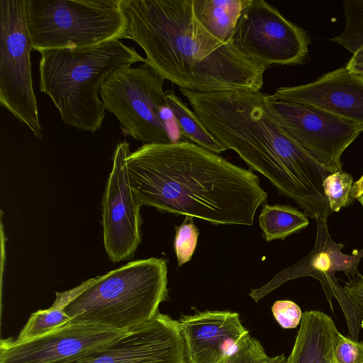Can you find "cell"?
I'll list each match as a JSON object with an SVG mask.
<instances>
[{"instance_id": "27", "label": "cell", "mask_w": 363, "mask_h": 363, "mask_svg": "<svg viewBox=\"0 0 363 363\" xmlns=\"http://www.w3.org/2000/svg\"><path fill=\"white\" fill-rule=\"evenodd\" d=\"M272 311L275 320L284 329L296 328L303 315L300 307L289 300L277 301L272 307Z\"/></svg>"}, {"instance_id": "10", "label": "cell", "mask_w": 363, "mask_h": 363, "mask_svg": "<svg viewBox=\"0 0 363 363\" xmlns=\"http://www.w3.org/2000/svg\"><path fill=\"white\" fill-rule=\"evenodd\" d=\"M266 108L283 131L327 167L342 171L341 156L362 132L353 123L308 104L265 98Z\"/></svg>"}, {"instance_id": "19", "label": "cell", "mask_w": 363, "mask_h": 363, "mask_svg": "<svg viewBox=\"0 0 363 363\" xmlns=\"http://www.w3.org/2000/svg\"><path fill=\"white\" fill-rule=\"evenodd\" d=\"M260 228L267 242L284 240L309 224L308 216L289 205L264 203L259 216Z\"/></svg>"}, {"instance_id": "2", "label": "cell", "mask_w": 363, "mask_h": 363, "mask_svg": "<svg viewBox=\"0 0 363 363\" xmlns=\"http://www.w3.org/2000/svg\"><path fill=\"white\" fill-rule=\"evenodd\" d=\"M179 90L200 121L226 150H234L308 217L328 219L333 212L323 182L330 172L283 131L266 108V94Z\"/></svg>"}, {"instance_id": "25", "label": "cell", "mask_w": 363, "mask_h": 363, "mask_svg": "<svg viewBox=\"0 0 363 363\" xmlns=\"http://www.w3.org/2000/svg\"><path fill=\"white\" fill-rule=\"evenodd\" d=\"M334 360L337 363H363V342L348 338L336 331L334 337Z\"/></svg>"}, {"instance_id": "32", "label": "cell", "mask_w": 363, "mask_h": 363, "mask_svg": "<svg viewBox=\"0 0 363 363\" xmlns=\"http://www.w3.org/2000/svg\"><path fill=\"white\" fill-rule=\"evenodd\" d=\"M333 363H337V362H336L334 360Z\"/></svg>"}, {"instance_id": "22", "label": "cell", "mask_w": 363, "mask_h": 363, "mask_svg": "<svg viewBox=\"0 0 363 363\" xmlns=\"http://www.w3.org/2000/svg\"><path fill=\"white\" fill-rule=\"evenodd\" d=\"M343 9L345 27L330 40L354 54L363 48V0H345Z\"/></svg>"}, {"instance_id": "13", "label": "cell", "mask_w": 363, "mask_h": 363, "mask_svg": "<svg viewBox=\"0 0 363 363\" xmlns=\"http://www.w3.org/2000/svg\"><path fill=\"white\" fill-rule=\"evenodd\" d=\"M126 332L70 321L35 339L24 342L1 340L0 363H55L112 343Z\"/></svg>"}, {"instance_id": "7", "label": "cell", "mask_w": 363, "mask_h": 363, "mask_svg": "<svg viewBox=\"0 0 363 363\" xmlns=\"http://www.w3.org/2000/svg\"><path fill=\"white\" fill-rule=\"evenodd\" d=\"M99 96L124 135L144 144L175 143L166 121L164 79L147 65L121 66L102 83Z\"/></svg>"}, {"instance_id": "5", "label": "cell", "mask_w": 363, "mask_h": 363, "mask_svg": "<svg viewBox=\"0 0 363 363\" xmlns=\"http://www.w3.org/2000/svg\"><path fill=\"white\" fill-rule=\"evenodd\" d=\"M167 298V262L150 257L92 278L64 311L72 322L128 331L154 318Z\"/></svg>"}, {"instance_id": "20", "label": "cell", "mask_w": 363, "mask_h": 363, "mask_svg": "<svg viewBox=\"0 0 363 363\" xmlns=\"http://www.w3.org/2000/svg\"><path fill=\"white\" fill-rule=\"evenodd\" d=\"M166 96L169 108L182 135L214 153L226 150L206 128L196 114L174 91H167Z\"/></svg>"}, {"instance_id": "28", "label": "cell", "mask_w": 363, "mask_h": 363, "mask_svg": "<svg viewBox=\"0 0 363 363\" xmlns=\"http://www.w3.org/2000/svg\"><path fill=\"white\" fill-rule=\"evenodd\" d=\"M348 278L349 280L345 282L343 289L358 306L363 316V284L360 283L354 276L352 278L348 276ZM361 327L363 328V319Z\"/></svg>"}, {"instance_id": "15", "label": "cell", "mask_w": 363, "mask_h": 363, "mask_svg": "<svg viewBox=\"0 0 363 363\" xmlns=\"http://www.w3.org/2000/svg\"><path fill=\"white\" fill-rule=\"evenodd\" d=\"M187 363H222L250 336L239 314L205 311L178 320Z\"/></svg>"}, {"instance_id": "16", "label": "cell", "mask_w": 363, "mask_h": 363, "mask_svg": "<svg viewBox=\"0 0 363 363\" xmlns=\"http://www.w3.org/2000/svg\"><path fill=\"white\" fill-rule=\"evenodd\" d=\"M315 222L317 232L313 250L296 264L279 272L265 285L252 289L249 296L255 302L288 281L312 277L320 281L330 309L334 311L333 298L340 286L335 273L343 272L347 275L359 274L357 267L361 259L356 254L349 255L342 252L343 245L332 239L327 220H316Z\"/></svg>"}, {"instance_id": "26", "label": "cell", "mask_w": 363, "mask_h": 363, "mask_svg": "<svg viewBox=\"0 0 363 363\" xmlns=\"http://www.w3.org/2000/svg\"><path fill=\"white\" fill-rule=\"evenodd\" d=\"M267 358L260 342L250 336L235 353L222 363H264Z\"/></svg>"}, {"instance_id": "31", "label": "cell", "mask_w": 363, "mask_h": 363, "mask_svg": "<svg viewBox=\"0 0 363 363\" xmlns=\"http://www.w3.org/2000/svg\"><path fill=\"white\" fill-rule=\"evenodd\" d=\"M357 279L360 283L363 284V274L359 275V278Z\"/></svg>"}, {"instance_id": "9", "label": "cell", "mask_w": 363, "mask_h": 363, "mask_svg": "<svg viewBox=\"0 0 363 363\" xmlns=\"http://www.w3.org/2000/svg\"><path fill=\"white\" fill-rule=\"evenodd\" d=\"M230 42L249 59L269 68L303 62L311 40L307 32L262 0H250Z\"/></svg>"}, {"instance_id": "24", "label": "cell", "mask_w": 363, "mask_h": 363, "mask_svg": "<svg viewBox=\"0 0 363 363\" xmlns=\"http://www.w3.org/2000/svg\"><path fill=\"white\" fill-rule=\"evenodd\" d=\"M175 230L174 250L179 267L191 259L197 245L199 230L190 216H185L183 223Z\"/></svg>"}, {"instance_id": "4", "label": "cell", "mask_w": 363, "mask_h": 363, "mask_svg": "<svg viewBox=\"0 0 363 363\" xmlns=\"http://www.w3.org/2000/svg\"><path fill=\"white\" fill-rule=\"evenodd\" d=\"M40 53V91L51 99L64 123L91 133L99 130L104 119L99 99L104 80L118 67L145 61L119 40L91 48Z\"/></svg>"}, {"instance_id": "23", "label": "cell", "mask_w": 363, "mask_h": 363, "mask_svg": "<svg viewBox=\"0 0 363 363\" xmlns=\"http://www.w3.org/2000/svg\"><path fill=\"white\" fill-rule=\"evenodd\" d=\"M352 185V175L343 171L330 173L325 178L323 191L332 212H338L349 204Z\"/></svg>"}, {"instance_id": "8", "label": "cell", "mask_w": 363, "mask_h": 363, "mask_svg": "<svg viewBox=\"0 0 363 363\" xmlns=\"http://www.w3.org/2000/svg\"><path fill=\"white\" fill-rule=\"evenodd\" d=\"M24 0L0 1V104L42 139Z\"/></svg>"}, {"instance_id": "21", "label": "cell", "mask_w": 363, "mask_h": 363, "mask_svg": "<svg viewBox=\"0 0 363 363\" xmlns=\"http://www.w3.org/2000/svg\"><path fill=\"white\" fill-rule=\"evenodd\" d=\"M71 321L64 308L54 306L34 312L21 330L16 342H24L43 336Z\"/></svg>"}, {"instance_id": "29", "label": "cell", "mask_w": 363, "mask_h": 363, "mask_svg": "<svg viewBox=\"0 0 363 363\" xmlns=\"http://www.w3.org/2000/svg\"><path fill=\"white\" fill-rule=\"evenodd\" d=\"M363 196V174L360 178L353 183L351 198L357 199L359 197Z\"/></svg>"}, {"instance_id": "17", "label": "cell", "mask_w": 363, "mask_h": 363, "mask_svg": "<svg viewBox=\"0 0 363 363\" xmlns=\"http://www.w3.org/2000/svg\"><path fill=\"white\" fill-rule=\"evenodd\" d=\"M337 330L333 320L325 313L319 311L303 313L286 363H333Z\"/></svg>"}, {"instance_id": "12", "label": "cell", "mask_w": 363, "mask_h": 363, "mask_svg": "<svg viewBox=\"0 0 363 363\" xmlns=\"http://www.w3.org/2000/svg\"><path fill=\"white\" fill-rule=\"evenodd\" d=\"M55 363H187L178 321L158 313L101 347Z\"/></svg>"}, {"instance_id": "11", "label": "cell", "mask_w": 363, "mask_h": 363, "mask_svg": "<svg viewBox=\"0 0 363 363\" xmlns=\"http://www.w3.org/2000/svg\"><path fill=\"white\" fill-rule=\"evenodd\" d=\"M130 153L127 141L117 144L101 203L104 248L114 263L132 259L142 241V206L133 193L126 165Z\"/></svg>"}, {"instance_id": "3", "label": "cell", "mask_w": 363, "mask_h": 363, "mask_svg": "<svg viewBox=\"0 0 363 363\" xmlns=\"http://www.w3.org/2000/svg\"><path fill=\"white\" fill-rule=\"evenodd\" d=\"M121 7L128 39L164 80L198 92L262 89L268 68L208 32L192 0H121Z\"/></svg>"}, {"instance_id": "1", "label": "cell", "mask_w": 363, "mask_h": 363, "mask_svg": "<svg viewBox=\"0 0 363 363\" xmlns=\"http://www.w3.org/2000/svg\"><path fill=\"white\" fill-rule=\"evenodd\" d=\"M126 165L141 206L214 225H252L267 197L258 176L191 142L144 144Z\"/></svg>"}, {"instance_id": "6", "label": "cell", "mask_w": 363, "mask_h": 363, "mask_svg": "<svg viewBox=\"0 0 363 363\" xmlns=\"http://www.w3.org/2000/svg\"><path fill=\"white\" fill-rule=\"evenodd\" d=\"M33 50H82L128 38L121 0H24Z\"/></svg>"}, {"instance_id": "30", "label": "cell", "mask_w": 363, "mask_h": 363, "mask_svg": "<svg viewBox=\"0 0 363 363\" xmlns=\"http://www.w3.org/2000/svg\"><path fill=\"white\" fill-rule=\"evenodd\" d=\"M357 200L359 201V203L362 204V206H363V196L359 197L357 199ZM356 255L361 259L362 257H363V249L359 250L357 253H356Z\"/></svg>"}, {"instance_id": "14", "label": "cell", "mask_w": 363, "mask_h": 363, "mask_svg": "<svg viewBox=\"0 0 363 363\" xmlns=\"http://www.w3.org/2000/svg\"><path fill=\"white\" fill-rule=\"evenodd\" d=\"M267 98L313 106L353 123L363 131V74L349 65L308 84L277 88Z\"/></svg>"}, {"instance_id": "18", "label": "cell", "mask_w": 363, "mask_h": 363, "mask_svg": "<svg viewBox=\"0 0 363 363\" xmlns=\"http://www.w3.org/2000/svg\"><path fill=\"white\" fill-rule=\"evenodd\" d=\"M196 17L213 37L230 42L235 28L250 0H192Z\"/></svg>"}, {"instance_id": "33", "label": "cell", "mask_w": 363, "mask_h": 363, "mask_svg": "<svg viewBox=\"0 0 363 363\" xmlns=\"http://www.w3.org/2000/svg\"><path fill=\"white\" fill-rule=\"evenodd\" d=\"M266 362V361H265ZM265 363V362H264Z\"/></svg>"}]
</instances>
